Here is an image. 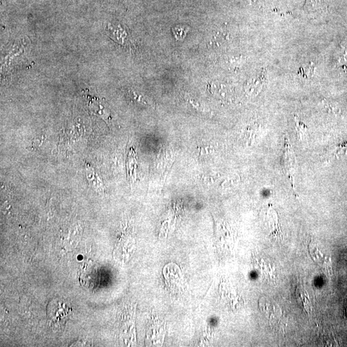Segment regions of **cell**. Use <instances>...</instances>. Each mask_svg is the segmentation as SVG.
I'll return each instance as SVG.
<instances>
[{"mask_svg": "<svg viewBox=\"0 0 347 347\" xmlns=\"http://www.w3.org/2000/svg\"><path fill=\"white\" fill-rule=\"evenodd\" d=\"M297 162L296 156L292 147L289 144L288 139L286 138L285 150L283 156V167L285 173L290 179L291 183L294 185L295 174L297 171Z\"/></svg>", "mask_w": 347, "mask_h": 347, "instance_id": "obj_1", "label": "cell"}, {"mask_svg": "<svg viewBox=\"0 0 347 347\" xmlns=\"http://www.w3.org/2000/svg\"><path fill=\"white\" fill-rule=\"evenodd\" d=\"M295 297L299 306L307 313H311L312 306L311 300L306 289L301 286H297L295 290Z\"/></svg>", "mask_w": 347, "mask_h": 347, "instance_id": "obj_2", "label": "cell"}, {"mask_svg": "<svg viewBox=\"0 0 347 347\" xmlns=\"http://www.w3.org/2000/svg\"><path fill=\"white\" fill-rule=\"evenodd\" d=\"M266 218L268 219V226H269L271 235L275 238L280 237L281 231L278 224L277 213L273 208H270L268 210Z\"/></svg>", "mask_w": 347, "mask_h": 347, "instance_id": "obj_3", "label": "cell"}, {"mask_svg": "<svg viewBox=\"0 0 347 347\" xmlns=\"http://www.w3.org/2000/svg\"><path fill=\"white\" fill-rule=\"evenodd\" d=\"M106 31L110 38L115 39V41L121 44H123L127 38V32L124 28L122 27L121 25L109 23L107 24Z\"/></svg>", "mask_w": 347, "mask_h": 347, "instance_id": "obj_4", "label": "cell"}, {"mask_svg": "<svg viewBox=\"0 0 347 347\" xmlns=\"http://www.w3.org/2000/svg\"><path fill=\"white\" fill-rule=\"evenodd\" d=\"M262 303V311L266 314V317L269 318V320H274L280 317V309L276 303H274L268 298L264 299Z\"/></svg>", "mask_w": 347, "mask_h": 347, "instance_id": "obj_5", "label": "cell"}, {"mask_svg": "<svg viewBox=\"0 0 347 347\" xmlns=\"http://www.w3.org/2000/svg\"><path fill=\"white\" fill-rule=\"evenodd\" d=\"M263 74L252 78L246 87V91L249 96H256L261 91L264 79Z\"/></svg>", "mask_w": 347, "mask_h": 347, "instance_id": "obj_6", "label": "cell"}, {"mask_svg": "<svg viewBox=\"0 0 347 347\" xmlns=\"http://www.w3.org/2000/svg\"><path fill=\"white\" fill-rule=\"evenodd\" d=\"M309 253L312 258L317 263L324 265L326 263V257L323 251L320 250L317 244L310 243L309 245Z\"/></svg>", "mask_w": 347, "mask_h": 347, "instance_id": "obj_7", "label": "cell"}, {"mask_svg": "<svg viewBox=\"0 0 347 347\" xmlns=\"http://www.w3.org/2000/svg\"><path fill=\"white\" fill-rule=\"evenodd\" d=\"M87 175L89 178V180L91 181V183H93L95 187H96L97 190L99 191H102V185L101 183V180L98 175L95 173L94 169L91 168L89 167L86 169Z\"/></svg>", "mask_w": 347, "mask_h": 347, "instance_id": "obj_8", "label": "cell"}, {"mask_svg": "<svg viewBox=\"0 0 347 347\" xmlns=\"http://www.w3.org/2000/svg\"><path fill=\"white\" fill-rule=\"evenodd\" d=\"M296 130L299 140H303L307 136V127L296 118Z\"/></svg>", "mask_w": 347, "mask_h": 347, "instance_id": "obj_9", "label": "cell"}, {"mask_svg": "<svg viewBox=\"0 0 347 347\" xmlns=\"http://www.w3.org/2000/svg\"><path fill=\"white\" fill-rule=\"evenodd\" d=\"M129 94L130 97L133 100L136 101L141 104L145 105L150 104V102L148 100V98L143 96V95L139 94V93L136 92L135 90H131L129 91Z\"/></svg>", "mask_w": 347, "mask_h": 347, "instance_id": "obj_10", "label": "cell"}, {"mask_svg": "<svg viewBox=\"0 0 347 347\" xmlns=\"http://www.w3.org/2000/svg\"><path fill=\"white\" fill-rule=\"evenodd\" d=\"M323 6L322 0H307L305 9L311 11H318Z\"/></svg>", "mask_w": 347, "mask_h": 347, "instance_id": "obj_11", "label": "cell"}, {"mask_svg": "<svg viewBox=\"0 0 347 347\" xmlns=\"http://www.w3.org/2000/svg\"><path fill=\"white\" fill-rule=\"evenodd\" d=\"M188 31H189V29L183 25H177L173 28L174 35L177 39H182L185 38Z\"/></svg>", "mask_w": 347, "mask_h": 347, "instance_id": "obj_12", "label": "cell"}, {"mask_svg": "<svg viewBox=\"0 0 347 347\" xmlns=\"http://www.w3.org/2000/svg\"><path fill=\"white\" fill-rule=\"evenodd\" d=\"M346 315H347V309H346Z\"/></svg>", "mask_w": 347, "mask_h": 347, "instance_id": "obj_13", "label": "cell"}]
</instances>
